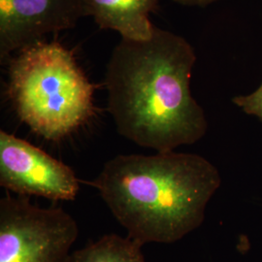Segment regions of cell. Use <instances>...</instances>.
I'll use <instances>...</instances> for the list:
<instances>
[{"instance_id": "1", "label": "cell", "mask_w": 262, "mask_h": 262, "mask_svg": "<svg viewBox=\"0 0 262 262\" xmlns=\"http://www.w3.org/2000/svg\"><path fill=\"white\" fill-rule=\"evenodd\" d=\"M195 61L185 38L158 27L147 41L121 39L104 80L118 132L157 152L202 139L208 121L190 91Z\"/></svg>"}, {"instance_id": "2", "label": "cell", "mask_w": 262, "mask_h": 262, "mask_svg": "<svg viewBox=\"0 0 262 262\" xmlns=\"http://www.w3.org/2000/svg\"><path fill=\"white\" fill-rule=\"evenodd\" d=\"M221 184L209 160L175 150L117 156L92 183L127 236L142 245L174 243L195 230Z\"/></svg>"}, {"instance_id": "3", "label": "cell", "mask_w": 262, "mask_h": 262, "mask_svg": "<svg viewBox=\"0 0 262 262\" xmlns=\"http://www.w3.org/2000/svg\"><path fill=\"white\" fill-rule=\"evenodd\" d=\"M8 75L7 94L19 120L47 140L63 139L94 116V85L56 41L19 51Z\"/></svg>"}, {"instance_id": "4", "label": "cell", "mask_w": 262, "mask_h": 262, "mask_svg": "<svg viewBox=\"0 0 262 262\" xmlns=\"http://www.w3.org/2000/svg\"><path fill=\"white\" fill-rule=\"evenodd\" d=\"M78 233L62 208H40L24 195L0 200V262H68Z\"/></svg>"}, {"instance_id": "5", "label": "cell", "mask_w": 262, "mask_h": 262, "mask_svg": "<svg viewBox=\"0 0 262 262\" xmlns=\"http://www.w3.org/2000/svg\"><path fill=\"white\" fill-rule=\"evenodd\" d=\"M0 186L19 195L74 200L79 179L63 162L28 141L0 131Z\"/></svg>"}, {"instance_id": "6", "label": "cell", "mask_w": 262, "mask_h": 262, "mask_svg": "<svg viewBox=\"0 0 262 262\" xmlns=\"http://www.w3.org/2000/svg\"><path fill=\"white\" fill-rule=\"evenodd\" d=\"M86 16L84 0H0L1 60Z\"/></svg>"}, {"instance_id": "7", "label": "cell", "mask_w": 262, "mask_h": 262, "mask_svg": "<svg viewBox=\"0 0 262 262\" xmlns=\"http://www.w3.org/2000/svg\"><path fill=\"white\" fill-rule=\"evenodd\" d=\"M160 0H84L88 16L101 29L120 33L122 39L147 41L155 25L150 14L159 9Z\"/></svg>"}, {"instance_id": "8", "label": "cell", "mask_w": 262, "mask_h": 262, "mask_svg": "<svg viewBox=\"0 0 262 262\" xmlns=\"http://www.w3.org/2000/svg\"><path fill=\"white\" fill-rule=\"evenodd\" d=\"M142 247L128 236L104 235L71 253L68 262H145Z\"/></svg>"}, {"instance_id": "9", "label": "cell", "mask_w": 262, "mask_h": 262, "mask_svg": "<svg viewBox=\"0 0 262 262\" xmlns=\"http://www.w3.org/2000/svg\"><path fill=\"white\" fill-rule=\"evenodd\" d=\"M232 102L244 113L256 117L262 122V83L252 94L236 96Z\"/></svg>"}, {"instance_id": "10", "label": "cell", "mask_w": 262, "mask_h": 262, "mask_svg": "<svg viewBox=\"0 0 262 262\" xmlns=\"http://www.w3.org/2000/svg\"><path fill=\"white\" fill-rule=\"evenodd\" d=\"M172 1L187 7H206L219 0H172Z\"/></svg>"}]
</instances>
